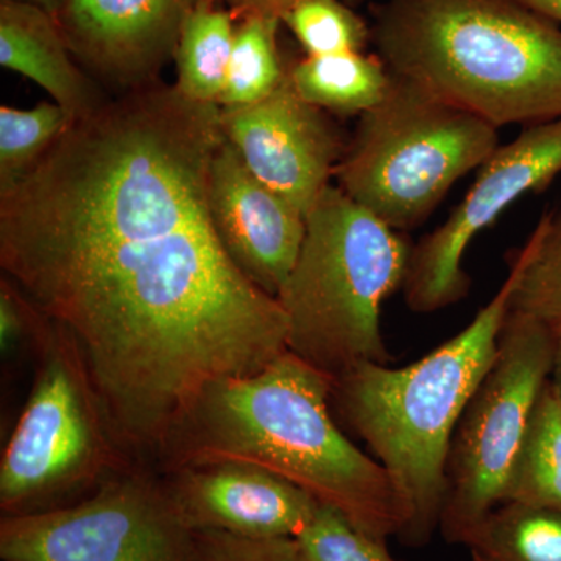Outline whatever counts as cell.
<instances>
[{
  "label": "cell",
  "mask_w": 561,
  "mask_h": 561,
  "mask_svg": "<svg viewBox=\"0 0 561 561\" xmlns=\"http://www.w3.org/2000/svg\"><path fill=\"white\" fill-rule=\"evenodd\" d=\"M551 324L508 312L497 353L461 413L446 460L443 538L465 545L504 501L531 413L552 368Z\"/></svg>",
  "instance_id": "obj_8"
},
{
  "label": "cell",
  "mask_w": 561,
  "mask_h": 561,
  "mask_svg": "<svg viewBox=\"0 0 561 561\" xmlns=\"http://www.w3.org/2000/svg\"><path fill=\"white\" fill-rule=\"evenodd\" d=\"M236 16L219 2L201 0L181 27L173 61L181 94L219 105L227 83L236 35Z\"/></svg>",
  "instance_id": "obj_17"
},
{
  "label": "cell",
  "mask_w": 561,
  "mask_h": 561,
  "mask_svg": "<svg viewBox=\"0 0 561 561\" xmlns=\"http://www.w3.org/2000/svg\"><path fill=\"white\" fill-rule=\"evenodd\" d=\"M301 99L339 116H362L386 98L391 72L378 55L364 51L308 57L289 62Z\"/></svg>",
  "instance_id": "obj_16"
},
{
  "label": "cell",
  "mask_w": 561,
  "mask_h": 561,
  "mask_svg": "<svg viewBox=\"0 0 561 561\" xmlns=\"http://www.w3.org/2000/svg\"><path fill=\"white\" fill-rule=\"evenodd\" d=\"M413 245L331 184L306 216V234L276 295L287 351L337 378L354 365L389 364L383 302L402 290Z\"/></svg>",
  "instance_id": "obj_5"
},
{
  "label": "cell",
  "mask_w": 561,
  "mask_h": 561,
  "mask_svg": "<svg viewBox=\"0 0 561 561\" xmlns=\"http://www.w3.org/2000/svg\"><path fill=\"white\" fill-rule=\"evenodd\" d=\"M192 530L243 538H297L321 507L300 486L261 468L213 463L161 471Z\"/></svg>",
  "instance_id": "obj_14"
},
{
  "label": "cell",
  "mask_w": 561,
  "mask_h": 561,
  "mask_svg": "<svg viewBox=\"0 0 561 561\" xmlns=\"http://www.w3.org/2000/svg\"><path fill=\"white\" fill-rule=\"evenodd\" d=\"M220 106L162 81L73 121L0 194V267L72 332L133 460L158 459L209 383L287 351L286 313L232 264L209 176Z\"/></svg>",
  "instance_id": "obj_1"
},
{
  "label": "cell",
  "mask_w": 561,
  "mask_h": 561,
  "mask_svg": "<svg viewBox=\"0 0 561 561\" xmlns=\"http://www.w3.org/2000/svg\"><path fill=\"white\" fill-rule=\"evenodd\" d=\"M33 356L31 394L0 460L2 516L68 507L135 463L72 332L49 317Z\"/></svg>",
  "instance_id": "obj_6"
},
{
  "label": "cell",
  "mask_w": 561,
  "mask_h": 561,
  "mask_svg": "<svg viewBox=\"0 0 561 561\" xmlns=\"http://www.w3.org/2000/svg\"><path fill=\"white\" fill-rule=\"evenodd\" d=\"M209 2L224 3L238 21L245 16H265L283 22V18L289 11L306 0H209Z\"/></svg>",
  "instance_id": "obj_27"
},
{
  "label": "cell",
  "mask_w": 561,
  "mask_h": 561,
  "mask_svg": "<svg viewBox=\"0 0 561 561\" xmlns=\"http://www.w3.org/2000/svg\"><path fill=\"white\" fill-rule=\"evenodd\" d=\"M332 379L286 351L250 376L209 383L165 438L160 471L241 463L272 472L357 529L401 537L408 511L389 472L331 415Z\"/></svg>",
  "instance_id": "obj_2"
},
{
  "label": "cell",
  "mask_w": 561,
  "mask_h": 561,
  "mask_svg": "<svg viewBox=\"0 0 561 561\" xmlns=\"http://www.w3.org/2000/svg\"><path fill=\"white\" fill-rule=\"evenodd\" d=\"M561 512V408L546 383L508 478L504 501Z\"/></svg>",
  "instance_id": "obj_19"
},
{
  "label": "cell",
  "mask_w": 561,
  "mask_h": 561,
  "mask_svg": "<svg viewBox=\"0 0 561 561\" xmlns=\"http://www.w3.org/2000/svg\"><path fill=\"white\" fill-rule=\"evenodd\" d=\"M201 0H65L55 14L81 68L121 94L160 81Z\"/></svg>",
  "instance_id": "obj_12"
},
{
  "label": "cell",
  "mask_w": 561,
  "mask_h": 561,
  "mask_svg": "<svg viewBox=\"0 0 561 561\" xmlns=\"http://www.w3.org/2000/svg\"><path fill=\"white\" fill-rule=\"evenodd\" d=\"M220 125L247 168L305 216L331 186L350 139L330 113L300 98L289 76L264 101L220 108Z\"/></svg>",
  "instance_id": "obj_11"
},
{
  "label": "cell",
  "mask_w": 561,
  "mask_h": 561,
  "mask_svg": "<svg viewBox=\"0 0 561 561\" xmlns=\"http://www.w3.org/2000/svg\"><path fill=\"white\" fill-rule=\"evenodd\" d=\"M465 546L489 561H561V512L502 502Z\"/></svg>",
  "instance_id": "obj_18"
},
{
  "label": "cell",
  "mask_w": 561,
  "mask_h": 561,
  "mask_svg": "<svg viewBox=\"0 0 561 561\" xmlns=\"http://www.w3.org/2000/svg\"><path fill=\"white\" fill-rule=\"evenodd\" d=\"M192 551L164 474L139 461L68 507L0 518L2 561H192Z\"/></svg>",
  "instance_id": "obj_9"
},
{
  "label": "cell",
  "mask_w": 561,
  "mask_h": 561,
  "mask_svg": "<svg viewBox=\"0 0 561 561\" xmlns=\"http://www.w3.org/2000/svg\"><path fill=\"white\" fill-rule=\"evenodd\" d=\"M280 24L279 20L265 16L239 20L220 108L264 101L286 81L290 61H284L280 55Z\"/></svg>",
  "instance_id": "obj_20"
},
{
  "label": "cell",
  "mask_w": 561,
  "mask_h": 561,
  "mask_svg": "<svg viewBox=\"0 0 561 561\" xmlns=\"http://www.w3.org/2000/svg\"><path fill=\"white\" fill-rule=\"evenodd\" d=\"M561 175V117L529 125L478 169L470 190L448 219L413 245L404 301L412 312L434 313L468 297L463 257L471 242L496 224L513 203L546 190Z\"/></svg>",
  "instance_id": "obj_10"
},
{
  "label": "cell",
  "mask_w": 561,
  "mask_h": 561,
  "mask_svg": "<svg viewBox=\"0 0 561 561\" xmlns=\"http://www.w3.org/2000/svg\"><path fill=\"white\" fill-rule=\"evenodd\" d=\"M551 327L553 332V353L549 383H551L553 394H556L561 408V321L560 323L551 324Z\"/></svg>",
  "instance_id": "obj_28"
},
{
  "label": "cell",
  "mask_w": 561,
  "mask_h": 561,
  "mask_svg": "<svg viewBox=\"0 0 561 561\" xmlns=\"http://www.w3.org/2000/svg\"><path fill=\"white\" fill-rule=\"evenodd\" d=\"M561 27V0H516Z\"/></svg>",
  "instance_id": "obj_29"
},
{
  "label": "cell",
  "mask_w": 561,
  "mask_h": 561,
  "mask_svg": "<svg viewBox=\"0 0 561 561\" xmlns=\"http://www.w3.org/2000/svg\"><path fill=\"white\" fill-rule=\"evenodd\" d=\"M470 552H471V561H489L486 559H483L482 556H479L478 552H472V551H470Z\"/></svg>",
  "instance_id": "obj_31"
},
{
  "label": "cell",
  "mask_w": 561,
  "mask_h": 561,
  "mask_svg": "<svg viewBox=\"0 0 561 561\" xmlns=\"http://www.w3.org/2000/svg\"><path fill=\"white\" fill-rule=\"evenodd\" d=\"M192 561H301L295 538H243L194 530Z\"/></svg>",
  "instance_id": "obj_25"
},
{
  "label": "cell",
  "mask_w": 561,
  "mask_h": 561,
  "mask_svg": "<svg viewBox=\"0 0 561 561\" xmlns=\"http://www.w3.org/2000/svg\"><path fill=\"white\" fill-rule=\"evenodd\" d=\"M500 146V128L391 73L386 98L359 116L350 136L335 186L393 230L409 232Z\"/></svg>",
  "instance_id": "obj_7"
},
{
  "label": "cell",
  "mask_w": 561,
  "mask_h": 561,
  "mask_svg": "<svg viewBox=\"0 0 561 561\" xmlns=\"http://www.w3.org/2000/svg\"><path fill=\"white\" fill-rule=\"evenodd\" d=\"M0 65L35 81L76 121L111 101L69 50L54 14L27 0H0Z\"/></svg>",
  "instance_id": "obj_15"
},
{
  "label": "cell",
  "mask_w": 561,
  "mask_h": 561,
  "mask_svg": "<svg viewBox=\"0 0 561 561\" xmlns=\"http://www.w3.org/2000/svg\"><path fill=\"white\" fill-rule=\"evenodd\" d=\"M308 57L362 51L371 41L370 25L343 0H306L283 18Z\"/></svg>",
  "instance_id": "obj_23"
},
{
  "label": "cell",
  "mask_w": 561,
  "mask_h": 561,
  "mask_svg": "<svg viewBox=\"0 0 561 561\" xmlns=\"http://www.w3.org/2000/svg\"><path fill=\"white\" fill-rule=\"evenodd\" d=\"M27 2L36 3V5L43 7L44 10L49 11V13L57 14L58 10L61 9L62 2L65 0H27Z\"/></svg>",
  "instance_id": "obj_30"
},
{
  "label": "cell",
  "mask_w": 561,
  "mask_h": 561,
  "mask_svg": "<svg viewBox=\"0 0 561 561\" xmlns=\"http://www.w3.org/2000/svg\"><path fill=\"white\" fill-rule=\"evenodd\" d=\"M376 55L496 128L561 117V27L516 0H383Z\"/></svg>",
  "instance_id": "obj_3"
},
{
  "label": "cell",
  "mask_w": 561,
  "mask_h": 561,
  "mask_svg": "<svg viewBox=\"0 0 561 561\" xmlns=\"http://www.w3.org/2000/svg\"><path fill=\"white\" fill-rule=\"evenodd\" d=\"M518 272L511 312L548 324L561 321V201L542 214L529 241L512 262Z\"/></svg>",
  "instance_id": "obj_21"
},
{
  "label": "cell",
  "mask_w": 561,
  "mask_h": 561,
  "mask_svg": "<svg viewBox=\"0 0 561 561\" xmlns=\"http://www.w3.org/2000/svg\"><path fill=\"white\" fill-rule=\"evenodd\" d=\"M73 121L55 102L31 110L0 106V194L27 179Z\"/></svg>",
  "instance_id": "obj_22"
},
{
  "label": "cell",
  "mask_w": 561,
  "mask_h": 561,
  "mask_svg": "<svg viewBox=\"0 0 561 561\" xmlns=\"http://www.w3.org/2000/svg\"><path fill=\"white\" fill-rule=\"evenodd\" d=\"M516 276L512 264L474 319L421 359L398 368L365 362L332 379V408L386 468L404 502V545L420 548L440 527L453 435L496 357Z\"/></svg>",
  "instance_id": "obj_4"
},
{
  "label": "cell",
  "mask_w": 561,
  "mask_h": 561,
  "mask_svg": "<svg viewBox=\"0 0 561 561\" xmlns=\"http://www.w3.org/2000/svg\"><path fill=\"white\" fill-rule=\"evenodd\" d=\"M49 316L9 276L0 278V348L10 356L21 348H35Z\"/></svg>",
  "instance_id": "obj_26"
},
{
  "label": "cell",
  "mask_w": 561,
  "mask_h": 561,
  "mask_svg": "<svg viewBox=\"0 0 561 561\" xmlns=\"http://www.w3.org/2000/svg\"><path fill=\"white\" fill-rule=\"evenodd\" d=\"M209 210L232 264L276 298L305 241V214L262 183L227 140L210 164Z\"/></svg>",
  "instance_id": "obj_13"
},
{
  "label": "cell",
  "mask_w": 561,
  "mask_h": 561,
  "mask_svg": "<svg viewBox=\"0 0 561 561\" xmlns=\"http://www.w3.org/2000/svg\"><path fill=\"white\" fill-rule=\"evenodd\" d=\"M386 541L357 529L327 505H321L312 523L295 538L301 561H397Z\"/></svg>",
  "instance_id": "obj_24"
}]
</instances>
